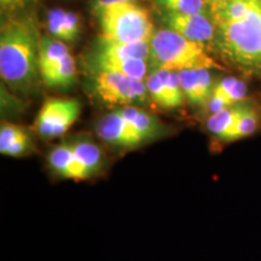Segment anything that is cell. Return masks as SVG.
Here are the masks:
<instances>
[{
  "mask_svg": "<svg viewBox=\"0 0 261 261\" xmlns=\"http://www.w3.org/2000/svg\"><path fill=\"white\" fill-rule=\"evenodd\" d=\"M212 52L246 73L261 75V11L257 0H215Z\"/></svg>",
  "mask_w": 261,
  "mask_h": 261,
  "instance_id": "6da1fadb",
  "label": "cell"
},
{
  "mask_svg": "<svg viewBox=\"0 0 261 261\" xmlns=\"http://www.w3.org/2000/svg\"><path fill=\"white\" fill-rule=\"evenodd\" d=\"M38 25L32 17L3 18L0 29V75L12 91L28 93L34 90L39 70Z\"/></svg>",
  "mask_w": 261,
  "mask_h": 261,
  "instance_id": "7a4b0ae2",
  "label": "cell"
},
{
  "mask_svg": "<svg viewBox=\"0 0 261 261\" xmlns=\"http://www.w3.org/2000/svg\"><path fill=\"white\" fill-rule=\"evenodd\" d=\"M211 52L204 45L189 40L171 29H159L150 40L149 71L154 69L173 71L223 69Z\"/></svg>",
  "mask_w": 261,
  "mask_h": 261,
  "instance_id": "3957f363",
  "label": "cell"
},
{
  "mask_svg": "<svg viewBox=\"0 0 261 261\" xmlns=\"http://www.w3.org/2000/svg\"><path fill=\"white\" fill-rule=\"evenodd\" d=\"M100 37L114 41H150L155 27L145 6L138 3H122L108 6L96 15Z\"/></svg>",
  "mask_w": 261,
  "mask_h": 261,
  "instance_id": "277c9868",
  "label": "cell"
},
{
  "mask_svg": "<svg viewBox=\"0 0 261 261\" xmlns=\"http://www.w3.org/2000/svg\"><path fill=\"white\" fill-rule=\"evenodd\" d=\"M90 96L107 108H143L150 102L145 80H137L122 74L97 71L90 73Z\"/></svg>",
  "mask_w": 261,
  "mask_h": 261,
  "instance_id": "5b68a950",
  "label": "cell"
},
{
  "mask_svg": "<svg viewBox=\"0 0 261 261\" xmlns=\"http://www.w3.org/2000/svg\"><path fill=\"white\" fill-rule=\"evenodd\" d=\"M81 103L76 98H47L39 110L34 126L42 139L62 137L77 121Z\"/></svg>",
  "mask_w": 261,
  "mask_h": 261,
  "instance_id": "8992f818",
  "label": "cell"
},
{
  "mask_svg": "<svg viewBox=\"0 0 261 261\" xmlns=\"http://www.w3.org/2000/svg\"><path fill=\"white\" fill-rule=\"evenodd\" d=\"M96 135L104 144L121 151L135 150L146 144L145 139L130 125L120 109H114L98 120Z\"/></svg>",
  "mask_w": 261,
  "mask_h": 261,
  "instance_id": "52a82bcc",
  "label": "cell"
},
{
  "mask_svg": "<svg viewBox=\"0 0 261 261\" xmlns=\"http://www.w3.org/2000/svg\"><path fill=\"white\" fill-rule=\"evenodd\" d=\"M145 85L150 100L160 109L174 112L187 103L178 71L167 69L150 70L145 79Z\"/></svg>",
  "mask_w": 261,
  "mask_h": 261,
  "instance_id": "ba28073f",
  "label": "cell"
},
{
  "mask_svg": "<svg viewBox=\"0 0 261 261\" xmlns=\"http://www.w3.org/2000/svg\"><path fill=\"white\" fill-rule=\"evenodd\" d=\"M160 19L165 28L178 33L189 40L204 45L212 51L215 27L211 15L160 12Z\"/></svg>",
  "mask_w": 261,
  "mask_h": 261,
  "instance_id": "9c48e42d",
  "label": "cell"
},
{
  "mask_svg": "<svg viewBox=\"0 0 261 261\" xmlns=\"http://www.w3.org/2000/svg\"><path fill=\"white\" fill-rule=\"evenodd\" d=\"M86 68L90 73L108 71L122 74L137 80H145L149 74L148 61L137 58H120L90 51L86 56Z\"/></svg>",
  "mask_w": 261,
  "mask_h": 261,
  "instance_id": "30bf717a",
  "label": "cell"
},
{
  "mask_svg": "<svg viewBox=\"0 0 261 261\" xmlns=\"http://www.w3.org/2000/svg\"><path fill=\"white\" fill-rule=\"evenodd\" d=\"M47 165L52 173L62 179L74 181L92 179L91 173L75 155L67 140L50 150L47 155Z\"/></svg>",
  "mask_w": 261,
  "mask_h": 261,
  "instance_id": "8fae6325",
  "label": "cell"
},
{
  "mask_svg": "<svg viewBox=\"0 0 261 261\" xmlns=\"http://www.w3.org/2000/svg\"><path fill=\"white\" fill-rule=\"evenodd\" d=\"M185 102L194 109H204L214 87L210 69H190L178 71Z\"/></svg>",
  "mask_w": 261,
  "mask_h": 261,
  "instance_id": "7c38bea8",
  "label": "cell"
},
{
  "mask_svg": "<svg viewBox=\"0 0 261 261\" xmlns=\"http://www.w3.org/2000/svg\"><path fill=\"white\" fill-rule=\"evenodd\" d=\"M247 84L233 76H226L214 83L213 92L205 104L203 112L208 116L247 99Z\"/></svg>",
  "mask_w": 261,
  "mask_h": 261,
  "instance_id": "4fadbf2b",
  "label": "cell"
},
{
  "mask_svg": "<svg viewBox=\"0 0 261 261\" xmlns=\"http://www.w3.org/2000/svg\"><path fill=\"white\" fill-rule=\"evenodd\" d=\"M81 17L76 12L64 9H52L46 15L48 35L63 42H75L81 33Z\"/></svg>",
  "mask_w": 261,
  "mask_h": 261,
  "instance_id": "5bb4252c",
  "label": "cell"
},
{
  "mask_svg": "<svg viewBox=\"0 0 261 261\" xmlns=\"http://www.w3.org/2000/svg\"><path fill=\"white\" fill-rule=\"evenodd\" d=\"M122 115L128 120L130 125L145 139L146 144L161 138L167 133V128L154 114L146 112L140 107L119 108Z\"/></svg>",
  "mask_w": 261,
  "mask_h": 261,
  "instance_id": "9a60e30c",
  "label": "cell"
},
{
  "mask_svg": "<svg viewBox=\"0 0 261 261\" xmlns=\"http://www.w3.org/2000/svg\"><path fill=\"white\" fill-rule=\"evenodd\" d=\"M91 51L120 58H137V60L149 61L150 41L121 42L99 37Z\"/></svg>",
  "mask_w": 261,
  "mask_h": 261,
  "instance_id": "2e32d148",
  "label": "cell"
},
{
  "mask_svg": "<svg viewBox=\"0 0 261 261\" xmlns=\"http://www.w3.org/2000/svg\"><path fill=\"white\" fill-rule=\"evenodd\" d=\"M75 155L91 173L92 178L99 175L106 168V155L102 148L87 137H76L67 140Z\"/></svg>",
  "mask_w": 261,
  "mask_h": 261,
  "instance_id": "e0dca14e",
  "label": "cell"
},
{
  "mask_svg": "<svg viewBox=\"0 0 261 261\" xmlns=\"http://www.w3.org/2000/svg\"><path fill=\"white\" fill-rule=\"evenodd\" d=\"M261 126V112L260 108L254 100L247 99L244 108L237 119L232 129L225 137L221 144H230L237 140L252 137L257 132Z\"/></svg>",
  "mask_w": 261,
  "mask_h": 261,
  "instance_id": "ac0fdd59",
  "label": "cell"
},
{
  "mask_svg": "<svg viewBox=\"0 0 261 261\" xmlns=\"http://www.w3.org/2000/svg\"><path fill=\"white\" fill-rule=\"evenodd\" d=\"M42 83L50 89L68 90L77 81V67L73 55H68L63 60L40 74Z\"/></svg>",
  "mask_w": 261,
  "mask_h": 261,
  "instance_id": "d6986e66",
  "label": "cell"
},
{
  "mask_svg": "<svg viewBox=\"0 0 261 261\" xmlns=\"http://www.w3.org/2000/svg\"><path fill=\"white\" fill-rule=\"evenodd\" d=\"M246 100L234 104V106L225 108V109L220 110V112L212 114V115L207 117V120H205V128H207L208 133L219 144L223 143L225 137L232 129L237 119L240 117L241 113H242Z\"/></svg>",
  "mask_w": 261,
  "mask_h": 261,
  "instance_id": "ffe728a7",
  "label": "cell"
},
{
  "mask_svg": "<svg viewBox=\"0 0 261 261\" xmlns=\"http://www.w3.org/2000/svg\"><path fill=\"white\" fill-rule=\"evenodd\" d=\"M67 44L50 35H41L39 42V70L40 74L69 55Z\"/></svg>",
  "mask_w": 261,
  "mask_h": 261,
  "instance_id": "44dd1931",
  "label": "cell"
},
{
  "mask_svg": "<svg viewBox=\"0 0 261 261\" xmlns=\"http://www.w3.org/2000/svg\"><path fill=\"white\" fill-rule=\"evenodd\" d=\"M160 12L211 15V3L207 0H152Z\"/></svg>",
  "mask_w": 261,
  "mask_h": 261,
  "instance_id": "7402d4cb",
  "label": "cell"
},
{
  "mask_svg": "<svg viewBox=\"0 0 261 261\" xmlns=\"http://www.w3.org/2000/svg\"><path fill=\"white\" fill-rule=\"evenodd\" d=\"M27 133V129L24 127L11 122H3L0 127V152L2 155L14 144L16 140L22 138Z\"/></svg>",
  "mask_w": 261,
  "mask_h": 261,
  "instance_id": "603a6c76",
  "label": "cell"
},
{
  "mask_svg": "<svg viewBox=\"0 0 261 261\" xmlns=\"http://www.w3.org/2000/svg\"><path fill=\"white\" fill-rule=\"evenodd\" d=\"M34 150V143H33L32 137L29 133L24 135L22 138L12 144L10 148L4 152V156H10V158H22V156H27L33 152Z\"/></svg>",
  "mask_w": 261,
  "mask_h": 261,
  "instance_id": "cb8c5ba5",
  "label": "cell"
},
{
  "mask_svg": "<svg viewBox=\"0 0 261 261\" xmlns=\"http://www.w3.org/2000/svg\"><path fill=\"white\" fill-rule=\"evenodd\" d=\"M35 0H0V9L2 15L8 16L17 15L19 12L24 11L29 6H32Z\"/></svg>",
  "mask_w": 261,
  "mask_h": 261,
  "instance_id": "d4e9b609",
  "label": "cell"
},
{
  "mask_svg": "<svg viewBox=\"0 0 261 261\" xmlns=\"http://www.w3.org/2000/svg\"><path fill=\"white\" fill-rule=\"evenodd\" d=\"M122 3H137V0H91L90 11L92 15H96L97 12L108 8V6L122 4Z\"/></svg>",
  "mask_w": 261,
  "mask_h": 261,
  "instance_id": "484cf974",
  "label": "cell"
},
{
  "mask_svg": "<svg viewBox=\"0 0 261 261\" xmlns=\"http://www.w3.org/2000/svg\"><path fill=\"white\" fill-rule=\"evenodd\" d=\"M257 5H259V9H260V11H261V0H257Z\"/></svg>",
  "mask_w": 261,
  "mask_h": 261,
  "instance_id": "4316f807",
  "label": "cell"
},
{
  "mask_svg": "<svg viewBox=\"0 0 261 261\" xmlns=\"http://www.w3.org/2000/svg\"><path fill=\"white\" fill-rule=\"evenodd\" d=\"M207 2H208V3H211V4H212V3L215 2V0H207Z\"/></svg>",
  "mask_w": 261,
  "mask_h": 261,
  "instance_id": "83f0119b",
  "label": "cell"
}]
</instances>
